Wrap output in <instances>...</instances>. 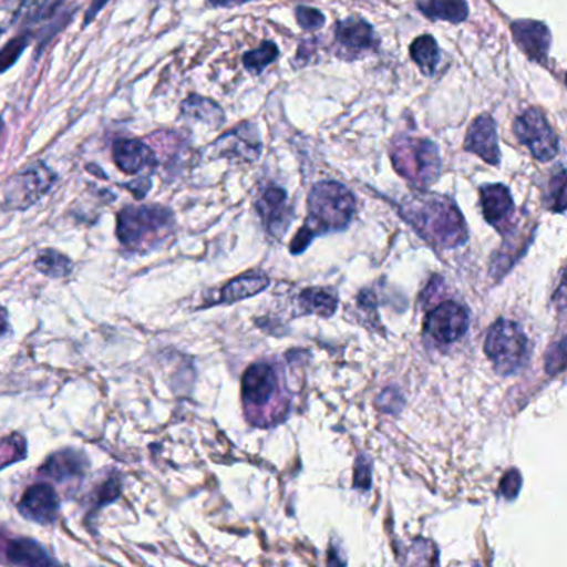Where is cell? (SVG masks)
<instances>
[{
    "label": "cell",
    "mask_w": 567,
    "mask_h": 567,
    "mask_svg": "<svg viewBox=\"0 0 567 567\" xmlns=\"http://www.w3.org/2000/svg\"><path fill=\"white\" fill-rule=\"evenodd\" d=\"M564 368H566V340L563 338L547 351L546 370L549 374H557L563 373Z\"/></svg>",
    "instance_id": "32"
},
{
    "label": "cell",
    "mask_w": 567,
    "mask_h": 567,
    "mask_svg": "<svg viewBox=\"0 0 567 567\" xmlns=\"http://www.w3.org/2000/svg\"><path fill=\"white\" fill-rule=\"evenodd\" d=\"M357 200L344 185L333 181L318 182L308 195V224L317 231L343 230L353 220Z\"/></svg>",
    "instance_id": "3"
},
{
    "label": "cell",
    "mask_w": 567,
    "mask_h": 567,
    "mask_svg": "<svg viewBox=\"0 0 567 567\" xmlns=\"http://www.w3.org/2000/svg\"><path fill=\"white\" fill-rule=\"evenodd\" d=\"M401 215L431 245L454 248L466 241L463 215L454 202L443 195H413L401 205Z\"/></svg>",
    "instance_id": "1"
},
{
    "label": "cell",
    "mask_w": 567,
    "mask_h": 567,
    "mask_svg": "<svg viewBox=\"0 0 567 567\" xmlns=\"http://www.w3.org/2000/svg\"><path fill=\"white\" fill-rule=\"evenodd\" d=\"M481 207L487 224L493 225L497 230H501L514 214L511 192L501 184L484 185L481 188Z\"/></svg>",
    "instance_id": "18"
},
{
    "label": "cell",
    "mask_w": 567,
    "mask_h": 567,
    "mask_svg": "<svg viewBox=\"0 0 567 567\" xmlns=\"http://www.w3.org/2000/svg\"><path fill=\"white\" fill-rule=\"evenodd\" d=\"M464 151L483 158L486 164L497 165L501 162L497 127L489 114H481L471 122L467 128Z\"/></svg>",
    "instance_id": "11"
},
{
    "label": "cell",
    "mask_w": 567,
    "mask_h": 567,
    "mask_svg": "<svg viewBox=\"0 0 567 567\" xmlns=\"http://www.w3.org/2000/svg\"><path fill=\"white\" fill-rule=\"evenodd\" d=\"M470 328V311L456 301H444L424 321V331L440 343H454Z\"/></svg>",
    "instance_id": "8"
},
{
    "label": "cell",
    "mask_w": 567,
    "mask_h": 567,
    "mask_svg": "<svg viewBox=\"0 0 567 567\" xmlns=\"http://www.w3.org/2000/svg\"><path fill=\"white\" fill-rule=\"evenodd\" d=\"M334 39L338 48L341 49L340 58H347V55H351L350 59L361 58L368 52L377 51L380 45L373 28L358 16H351L338 22Z\"/></svg>",
    "instance_id": "10"
},
{
    "label": "cell",
    "mask_w": 567,
    "mask_h": 567,
    "mask_svg": "<svg viewBox=\"0 0 567 567\" xmlns=\"http://www.w3.org/2000/svg\"><path fill=\"white\" fill-rule=\"evenodd\" d=\"M270 285L267 275L264 274H247L231 280L227 287L224 288L220 295L221 303H235V301L245 300V298L255 297L261 293L265 288Z\"/></svg>",
    "instance_id": "22"
},
{
    "label": "cell",
    "mask_w": 567,
    "mask_h": 567,
    "mask_svg": "<svg viewBox=\"0 0 567 567\" xmlns=\"http://www.w3.org/2000/svg\"><path fill=\"white\" fill-rule=\"evenodd\" d=\"M61 503L51 484H34L25 491L19 503L22 516L39 524H52L58 519Z\"/></svg>",
    "instance_id": "14"
},
{
    "label": "cell",
    "mask_w": 567,
    "mask_h": 567,
    "mask_svg": "<svg viewBox=\"0 0 567 567\" xmlns=\"http://www.w3.org/2000/svg\"><path fill=\"white\" fill-rule=\"evenodd\" d=\"M278 54H280V52H278L277 44L270 41L264 42L260 48L247 52V54L244 55L245 69L251 72V74H260L265 68H268V65L277 61Z\"/></svg>",
    "instance_id": "27"
},
{
    "label": "cell",
    "mask_w": 567,
    "mask_h": 567,
    "mask_svg": "<svg viewBox=\"0 0 567 567\" xmlns=\"http://www.w3.org/2000/svg\"><path fill=\"white\" fill-rule=\"evenodd\" d=\"M354 486L358 489H370L371 486L370 464L363 457L358 460L357 470H354Z\"/></svg>",
    "instance_id": "36"
},
{
    "label": "cell",
    "mask_w": 567,
    "mask_h": 567,
    "mask_svg": "<svg viewBox=\"0 0 567 567\" xmlns=\"http://www.w3.org/2000/svg\"><path fill=\"white\" fill-rule=\"evenodd\" d=\"M391 161L398 174L416 187H430L440 177V151L426 138H398L391 147Z\"/></svg>",
    "instance_id": "4"
},
{
    "label": "cell",
    "mask_w": 567,
    "mask_h": 567,
    "mask_svg": "<svg viewBox=\"0 0 567 567\" xmlns=\"http://www.w3.org/2000/svg\"><path fill=\"white\" fill-rule=\"evenodd\" d=\"M0 563L12 566H54L55 559L35 540L25 537L9 539L0 534Z\"/></svg>",
    "instance_id": "15"
},
{
    "label": "cell",
    "mask_w": 567,
    "mask_h": 567,
    "mask_svg": "<svg viewBox=\"0 0 567 567\" xmlns=\"http://www.w3.org/2000/svg\"><path fill=\"white\" fill-rule=\"evenodd\" d=\"M109 4V0H92L91 8L85 12V22L84 25L91 24L95 18H97L99 12Z\"/></svg>",
    "instance_id": "39"
},
{
    "label": "cell",
    "mask_w": 567,
    "mask_h": 567,
    "mask_svg": "<svg viewBox=\"0 0 567 567\" xmlns=\"http://www.w3.org/2000/svg\"><path fill=\"white\" fill-rule=\"evenodd\" d=\"M313 237L315 234L311 231V228H308L307 225H305V227L298 231L293 241H291V251H293V254H301V251L310 245L311 238Z\"/></svg>",
    "instance_id": "37"
},
{
    "label": "cell",
    "mask_w": 567,
    "mask_h": 567,
    "mask_svg": "<svg viewBox=\"0 0 567 567\" xmlns=\"http://www.w3.org/2000/svg\"><path fill=\"white\" fill-rule=\"evenodd\" d=\"M35 268L52 278L68 277L72 271V264L65 255L54 250H45L35 260Z\"/></svg>",
    "instance_id": "26"
},
{
    "label": "cell",
    "mask_w": 567,
    "mask_h": 567,
    "mask_svg": "<svg viewBox=\"0 0 567 567\" xmlns=\"http://www.w3.org/2000/svg\"><path fill=\"white\" fill-rule=\"evenodd\" d=\"M55 182L58 174L49 165L44 162H32L9 178L2 204L6 210H25L49 194Z\"/></svg>",
    "instance_id": "6"
},
{
    "label": "cell",
    "mask_w": 567,
    "mask_h": 567,
    "mask_svg": "<svg viewBox=\"0 0 567 567\" xmlns=\"http://www.w3.org/2000/svg\"><path fill=\"white\" fill-rule=\"evenodd\" d=\"M25 456V443L22 437L11 436L0 440V470L9 464L18 463Z\"/></svg>",
    "instance_id": "28"
},
{
    "label": "cell",
    "mask_w": 567,
    "mask_h": 567,
    "mask_svg": "<svg viewBox=\"0 0 567 567\" xmlns=\"http://www.w3.org/2000/svg\"><path fill=\"white\" fill-rule=\"evenodd\" d=\"M295 18H297L298 25L305 31H318L327 22L323 12L315 8H308V6H298L295 9Z\"/></svg>",
    "instance_id": "30"
},
{
    "label": "cell",
    "mask_w": 567,
    "mask_h": 567,
    "mask_svg": "<svg viewBox=\"0 0 567 567\" xmlns=\"http://www.w3.org/2000/svg\"><path fill=\"white\" fill-rule=\"evenodd\" d=\"M125 187H127L135 197L144 198L145 194L151 190L152 182L148 177H138L135 178L134 182H131V184L125 185Z\"/></svg>",
    "instance_id": "38"
},
{
    "label": "cell",
    "mask_w": 567,
    "mask_h": 567,
    "mask_svg": "<svg viewBox=\"0 0 567 567\" xmlns=\"http://www.w3.org/2000/svg\"><path fill=\"white\" fill-rule=\"evenodd\" d=\"M411 59L414 64L420 68L424 75L431 78L436 72L437 62H440V48H437L436 39L431 35H421L414 39L410 45Z\"/></svg>",
    "instance_id": "23"
},
{
    "label": "cell",
    "mask_w": 567,
    "mask_h": 567,
    "mask_svg": "<svg viewBox=\"0 0 567 567\" xmlns=\"http://www.w3.org/2000/svg\"><path fill=\"white\" fill-rule=\"evenodd\" d=\"M298 303L303 313H315L320 317H331L338 307L337 297L323 288H308V290L301 291Z\"/></svg>",
    "instance_id": "24"
},
{
    "label": "cell",
    "mask_w": 567,
    "mask_h": 567,
    "mask_svg": "<svg viewBox=\"0 0 567 567\" xmlns=\"http://www.w3.org/2000/svg\"><path fill=\"white\" fill-rule=\"evenodd\" d=\"M115 165L127 175H141L157 167V155L142 141H117L112 151Z\"/></svg>",
    "instance_id": "16"
},
{
    "label": "cell",
    "mask_w": 567,
    "mask_h": 567,
    "mask_svg": "<svg viewBox=\"0 0 567 567\" xmlns=\"http://www.w3.org/2000/svg\"><path fill=\"white\" fill-rule=\"evenodd\" d=\"M6 330H8V313L0 307V334L6 333Z\"/></svg>",
    "instance_id": "41"
},
{
    "label": "cell",
    "mask_w": 567,
    "mask_h": 567,
    "mask_svg": "<svg viewBox=\"0 0 567 567\" xmlns=\"http://www.w3.org/2000/svg\"><path fill=\"white\" fill-rule=\"evenodd\" d=\"M118 494H121V483H118L117 477H112V480L105 481L97 493L99 506H102V504L112 503V501L117 499Z\"/></svg>",
    "instance_id": "34"
},
{
    "label": "cell",
    "mask_w": 567,
    "mask_h": 567,
    "mask_svg": "<svg viewBox=\"0 0 567 567\" xmlns=\"http://www.w3.org/2000/svg\"><path fill=\"white\" fill-rule=\"evenodd\" d=\"M566 171L564 167L559 168V174L550 181V210L557 212V214H564L566 210Z\"/></svg>",
    "instance_id": "31"
},
{
    "label": "cell",
    "mask_w": 567,
    "mask_h": 567,
    "mask_svg": "<svg viewBox=\"0 0 567 567\" xmlns=\"http://www.w3.org/2000/svg\"><path fill=\"white\" fill-rule=\"evenodd\" d=\"M511 32H513L517 48L529 61L536 62V64H544L547 61L550 49V31L544 22L523 19V21L511 24Z\"/></svg>",
    "instance_id": "12"
},
{
    "label": "cell",
    "mask_w": 567,
    "mask_h": 567,
    "mask_svg": "<svg viewBox=\"0 0 567 567\" xmlns=\"http://www.w3.org/2000/svg\"><path fill=\"white\" fill-rule=\"evenodd\" d=\"M182 114L192 121L202 122V124L210 125L218 128L225 122L224 109L217 102L210 99L200 97V95H190L182 102Z\"/></svg>",
    "instance_id": "21"
},
{
    "label": "cell",
    "mask_w": 567,
    "mask_h": 567,
    "mask_svg": "<svg viewBox=\"0 0 567 567\" xmlns=\"http://www.w3.org/2000/svg\"><path fill=\"white\" fill-rule=\"evenodd\" d=\"M2 34H4V29H0V38H2Z\"/></svg>",
    "instance_id": "43"
},
{
    "label": "cell",
    "mask_w": 567,
    "mask_h": 567,
    "mask_svg": "<svg viewBox=\"0 0 567 567\" xmlns=\"http://www.w3.org/2000/svg\"><path fill=\"white\" fill-rule=\"evenodd\" d=\"M484 351L501 374H513L529 360V340L519 324L501 318L491 327Z\"/></svg>",
    "instance_id": "5"
},
{
    "label": "cell",
    "mask_w": 567,
    "mask_h": 567,
    "mask_svg": "<svg viewBox=\"0 0 567 567\" xmlns=\"http://www.w3.org/2000/svg\"><path fill=\"white\" fill-rule=\"evenodd\" d=\"M212 151L215 157L237 158L254 164L261 155V141L257 127L245 122L231 128L212 145Z\"/></svg>",
    "instance_id": "9"
},
{
    "label": "cell",
    "mask_w": 567,
    "mask_h": 567,
    "mask_svg": "<svg viewBox=\"0 0 567 567\" xmlns=\"http://www.w3.org/2000/svg\"><path fill=\"white\" fill-rule=\"evenodd\" d=\"M278 390L277 373L267 363L251 364L241 380V394L247 408L265 406Z\"/></svg>",
    "instance_id": "13"
},
{
    "label": "cell",
    "mask_w": 567,
    "mask_h": 567,
    "mask_svg": "<svg viewBox=\"0 0 567 567\" xmlns=\"http://www.w3.org/2000/svg\"><path fill=\"white\" fill-rule=\"evenodd\" d=\"M378 404H380V410L386 411V413H394V411H398L403 406V398H401V394L398 393L396 390L390 388V390L381 393Z\"/></svg>",
    "instance_id": "35"
},
{
    "label": "cell",
    "mask_w": 567,
    "mask_h": 567,
    "mask_svg": "<svg viewBox=\"0 0 567 567\" xmlns=\"http://www.w3.org/2000/svg\"><path fill=\"white\" fill-rule=\"evenodd\" d=\"M174 227V214L162 205H128L117 215L118 241L137 254L158 247Z\"/></svg>",
    "instance_id": "2"
},
{
    "label": "cell",
    "mask_w": 567,
    "mask_h": 567,
    "mask_svg": "<svg viewBox=\"0 0 567 567\" xmlns=\"http://www.w3.org/2000/svg\"><path fill=\"white\" fill-rule=\"evenodd\" d=\"M417 9L431 21L461 24L470 16L466 0H420Z\"/></svg>",
    "instance_id": "20"
},
{
    "label": "cell",
    "mask_w": 567,
    "mask_h": 567,
    "mask_svg": "<svg viewBox=\"0 0 567 567\" xmlns=\"http://www.w3.org/2000/svg\"><path fill=\"white\" fill-rule=\"evenodd\" d=\"M28 45L29 39L25 38V35H21V38H16L8 42V45L0 51V74L8 72L9 69L19 61V58L24 54Z\"/></svg>",
    "instance_id": "29"
},
{
    "label": "cell",
    "mask_w": 567,
    "mask_h": 567,
    "mask_svg": "<svg viewBox=\"0 0 567 567\" xmlns=\"http://www.w3.org/2000/svg\"><path fill=\"white\" fill-rule=\"evenodd\" d=\"M2 132H4V121L0 117V137H2Z\"/></svg>",
    "instance_id": "42"
},
{
    "label": "cell",
    "mask_w": 567,
    "mask_h": 567,
    "mask_svg": "<svg viewBox=\"0 0 567 567\" xmlns=\"http://www.w3.org/2000/svg\"><path fill=\"white\" fill-rule=\"evenodd\" d=\"M514 134L517 141L527 147L537 162H550L559 154V141L556 132L547 122L546 115L539 109H527L514 121Z\"/></svg>",
    "instance_id": "7"
},
{
    "label": "cell",
    "mask_w": 567,
    "mask_h": 567,
    "mask_svg": "<svg viewBox=\"0 0 567 567\" xmlns=\"http://www.w3.org/2000/svg\"><path fill=\"white\" fill-rule=\"evenodd\" d=\"M87 466L89 463L84 454L74 450H64L52 454L48 463L41 467V473L44 474V476L64 483V481L81 480V477H84Z\"/></svg>",
    "instance_id": "19"
},
{
    "label": "cell",
    "mask_w": 567,
    "mask_h": 567,
    "mask_svg": "<svg viewBox=\"0 0 567 567\" xmlns=\"http://www.w3.org/2000/svg\"><path fill=\"white\" fill-rule=\"evenodd\" d=\"M520 486H523V477H520L519 471L511 470L504 474L503 480L499 484V493L503 494L506 499H514L519 494Z\"/></svg>",
    "instance_id": "33"
},
{
    "label": "cell",
    "mask_w": 567,
    "mask_h": 567,
    "mask_svg": "<svg viewBox=\"0 0 567 567\" xmlns=\"http://www.w3.org/2000/svg\"><path fill=\"white\" fill-rule=\"evenodd\" d=\"M62 0H21L18 12H16V21L22 25L39 24L44 19L51 18Z\"/></svg>",
    "instance_id": "25"
},
{
    "label": "cell",
    "mask_w": 567,
    "mask_h": 567,
    "mask_svg": "<svg viewBox=\"0 0 567 567\" xmlns=\"http://www.w3.org/2000/svg\"><path fill=\"white\" fill-rule=\"evenodd\" d=\"M260 217L264 218L265 225L271 234L280 237L291 220L290 207H288L287 192L280 187H268L261 194L257 204Z\"/></svg>",
    "instance_id": "17"
},
{
    "label": "cell",
    "mask_w": 567,
    "mask_h": 567,
    "mask_svg": "<svg viewBox=\"0 0 567 567\" xmlns=\"http://www.w3.org/2000/svg\"><path fill=\"white\" fill-rule=\"evenodd\" d=\"M208 2L218 8H234V6L247 4L250 0H208Z\"/></svg>",
    "instance_id": "40"
}]
</instances>
